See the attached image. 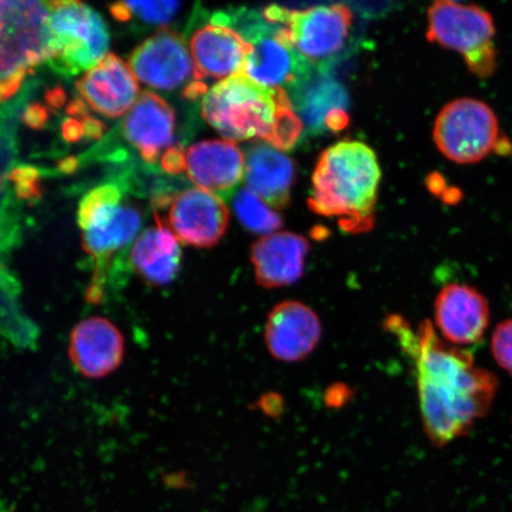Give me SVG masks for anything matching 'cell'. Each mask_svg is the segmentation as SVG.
Segmentation results:
<instances>
[{"instance_id": "obj_1", "label": "cell", "mask_w": 512, "mask_h": 512, "mask_svg": "<svg viewBox=\"0 0 512 512\" xmlns=\"http://www.w3.org/2000/svg\"><path fill=\"white\" fill-rule=\"evenodd\" d=\"M387 325L413 360L427 437L435 446L464 437L489 412L498 386L495 375L478 367L470 352L443 341L430 322L413 330L405 319L392 316Z\"/></svg>"}, {"instance_id": "obj_2", "label": "cell", "mask_w": 512, "mask_h": 512, "mask_svg": "<svg viewBox=\"0 0 512 512\" xmlns=\"http://www.w3.org/2000/svg\"><path fill=\"white\" fill-rule=\"evenodd\" d=\"M202 114L228 142L259 139L279 151L291 150L304 131L283 89L262 86L243 73L210 88L203 96Z\"/></svg>"}, {"instance_id": "obj_3", "label": "cell", "mask_w": 512, "mask_h": 512, "mask_svg": "<svg viewBox=\"0 0 512 512\" xmlns=\"http://www.w3.org/2000/svg\"><path fill=\"white\" fill-rule=\"evenodd\" d=\"M381 170L375 152L355 140H343L319 157L312 177L310 208L337 217L351 233L373 227Z\"/></svg>"}, {"instance_id": "obj_4", "label": "cell", "mask_w": 512, "mask_h": 512, "mask_svg": "<svg viewBox=\"0 0 512 512\" xmlns=\"http://www.w3.org/2000/svg\"><path fill=\"white\" fill-rule=\"evenodd\" d=\"M251 46L243 74L268 88L293 92L312 75V63L299 53L287 30L268 22L264 15L239 10L233 15L216 14Z\"/></svg>"}, {"instance_id": "obj_5", "label": "cell", "mask_w": 512, "mask_h": 512, "mask_svg": "<svg viewBox=\"0 0 512 512\" xmlns=\"http://www.w3.org/2000/svg\"><path fill=\"white\" fill-rule=\"evenodd\" d=\"M0 102L8 100L32 69L49 61L47 3L0 0Z\"/></svg>"}, {"instance_id": "obj_6", "label": "cell", "mask_w": 512, "mask_h": 512, "mask_svg": "<svg viewBox=\"0 0 512 512\" xmlns=\"http://www.w3.org/2000/svg\"><path fill=\"white\" fill-rule=\"evenodd\" d=\"M428 41L462 54L467 69L478 78H490L498 66L496 25L489 11L476 4L441 0L430 6Z\"/></svg>"}, {"instance_id": "obj_7", "label": "cell", "mask_w": 512, "mask_h": 512, "mask_svg": "<svg viewBox=\"0 0 512 512\" xmlns=\"http://www.w3.org/2000/svg\"><path fill=\"white\" fill-rule=\"evenodd\" d=\"M49 61L57 72L75 75L107 55L110 36L104 21L89 6L72 0L50 2Z\"/></svg>"}, {"instance_id": "obj_8", "label": "cell", "mask_w": 512, "mask_h": 512, "mask_svg": "<svg viewBox=\"0 0 512 512\" xmlns=\"http://www.w3.org/2000/svg\"><path fill=\"white\" fill-rule=\"evenodd\" d=\"M434 142L443 155L458 164H475L488 157L499 143V121L486 102L460 98L438 114Z\"/></svg>"}, {"instance_id": "obj_9", "label": "cell", "mask_w": 512, "mask_h": 512, "mask_svg": "<svg viewBox=\"0 0 512 512\" xmlns=\"http://www.w3.org/2000/svg\"><path fill=\"white\" fill-rule=\"evenodd\" d=\"M268 22L284 27L294 47L310 63L332 59L344 46L351 27V10L344 4L288 10L278 5L265 9Z\"/></svg>"}, {"instance_id": "obj_10", "label": "cell", "mask_w": 512, "mask_h": 512, "mask_svg": "<svg viewBox=\"0 0 512 512\" xmlns=\"http://www.w3.org/2000/svg\"><path fill=\"white\" fill-rule=\"evenodd\" d=\"M139 82L160 91H174L195 80L194 61L187 42L176 31L163 28L140 44L128 60Z\"/></svg>"}, {"instance_id": "obj_11", "label": "cell", "mask_w": 512, "mask_h": 512, "mask_svg": "<svg viewBox=\"0 0 512 512\" xmlns=\"http://www.w3.org/2000/svg\"><path fill=\"white\" fill-rule=\"evenodd\" d=\"M228 221V210L221 198L196 188L172 198L165 226L185 245L210 248L223 238Z\"/></svg>"}, {"instance_id": "obj_12", "label": "cell", "mask_w": 512, "mask_h": 512, "mask_svg": "<svg viewBox=\"0 0 512 512\" xmlns=\"http://www.w3.org/2000/svg\"><path fill=\"white\" fill-rule=\"evenodd\" d=\"M68 355L82 376L104 379L123 363L125 339L110 319L89 317L76 324L70 334Z\"/></svg>"}, {"instance_id": "obj_13", "label": "cell", "mask_w": 512, "mask_h": 512, "mask_svg": "<svg viewBox=\"0 0 512 512\" xmlns=\"http://www.w3.org/2000/svg\"><path fill=\"white\" fill-rule=\"evenodd\" d=\"M434 313L441 336L459 348L482 341L490 323L488 300L470 285L445 286L435 300Z\"/></svg>"}, {"instance_id": "obj_14", "label": "cell", "mask_w": 512, "mask_h": 512, "mask_svg": "<svg viewBox=\"0 0 512 512\" xmlns=\"http://www.w3.org/2000/svg\"><path fill=\"white\" fill-rule=\"evenodd\" d=\"M197 81L224 80L243 73L251 46L238 31L213 17L198 29L190 40Z\"/></svg>"}, {"instance_id": "obj_15", "label": "cell", "mask_w": 512, "mask_h": 512, "mask_svg": "<svg viewBox=\"0 0 512 512\" xmlns=\"http://www.w3.org/2000/svg\"><path fill=\"white\" fill-rule=\"evenodd\" d=\"M139 81L118 55L107 54L76 82L92 110L107 118L123 117L139 98Z\"/></svg>"}, {"instance_id": "obj_16", "label": "cell", "mask_w": 512, "mask_h": 512, "mask_svg": "<svg viewBox=\"0 0 512 512\" xmlns=\"http://www.w3.org/2000/svg\"><path fill=\"white\" fill-rule=\"evenodd\" d=\"M187 174L198 189L229 198L245 178V156L228 140H204L187 151Z\"/></svg>"}, {"instance_id": "obj_17", "label": "cell", "mask_w": 512, "mask_h": 512, "mask_svg": "<svg viewBox=\"0 0 512 512\" xmlns=\"http://www.w3.org/2000/svg\"><path fill=\"white\" fill-rule=\"evenodd\" d=\"M265 337L274 358L283 362H299L316 349L322 337V324L309 306L291 300L271 311Z\"/></svg>"}, {"instance_id": "obj_18", "label": "cell", "mask_w": 512, "mask_h": 512, "mask_svg": "<svg viewBox=\"0 0 512 512\" xmlns=\"http://www.w3.org/2000/svg\"><path fill=\"white\" fill-rule=\"evenodd\" d=\"M142 224L139 211L130 206H120L107 219L83 230L82 246L94 259L95 272L87 290V300L99 303L104 294L105 273L114 254L136 238Z\"/></svg>"}, {"instance_id": "obj_19", "label": "cell", "mask_w": 512, "mask_h": 512, "mask_svg": "<svg viewBox=\"0 0 512 512\" xmlns=\"http://www.w3.org/2000/svg\"><path fill=\"white\" fill-rule=\"evenodd\" d=\"M176 115L156 93L144 91L124 120V134L146 163H156L160 151L174 143Z\"/></svg>"}, {"instance_id": "obj_20", "label": "cell", "mask_w": 512, "mask_h": 512, "mask_svg": "<svg viewBox=\"0 0 512 512\" xmlns=\"http://www.w3.org/2000/svg\"><path fill=\"white\" fill-rule=\"evenodd\" d=\"M309 242L302 235L277 233L264 236L252 247L256 281L265 288H280L302 278Z\"/></svg>"}, {"instance_id": "obj_21", "label": "cell", "mask_w": 512, "mask_h": 512, "mask_svg": "<svg viewBox=\"0 0 512 512\" xmlns=\"http://www.w3.org/2000/svg\"><path fill=\"white\" fill-rule=\"evenodd\" d=\"M303 124L311 133L341 131L347 126L348 96L330 76H313L291 92Z\"/></svg>"}, {"instance_id": "obj_22", "label": "cell", "mask_w": 512, "mask_h": 512, "mask_svg": "<svg viewBox=\"0 0 512 512\" xmlns=\"http://www.w3.org/2000/svg\"><path fill=\"white\" fill-rule=\"evenodd\" d=\"M296 168L291 158L267 143L249 147L245 165L248 190L273 208L281 209L290 202Z\"/></svg>"}, {"instance_id": "obj_23", "label": "cell", "mask_w": 512, "mask_h": 512, "mask_svg": "<svg viewBox=\"0 0 512 512\" xmlns=\"http://www.w3.org/2000/svg\"><path fill=\"white\" fill-rule=\"evenodd\" d=\"M157 227L144 230L133 242L130 260L134 272L151 286H165L181 270L182 252L176 236L160 221Z\"/></svg>"}, {"instance_id": "obj_24", "label": "cell", "mask_w": 512, "mask_h": 512, "mask_svg": "<svg viewBox=\"0 0 512 512\" xmlns=\"http://www.w3.org/2000/svg\"><path fill=\"white\" fill-rule=\"evenodd\" d=\"M234 211L240 222L256 234L271 235L283 226V220L251 190L242 189L235 195Z\"/></svg>"}, {"instance_id": "obj_25", "label": "cell", "mask_w": 512, "mask_h": 512, "mask_svg": "<svg viewBox=\"0 0 512 512\" xmlns=\"http://www.w3.org/2000/svg\"><path fill=\"white\" fill-rule=\"evenodd\" d=\"M121 190L115 184H104L88 192L82 198L78 211V222L82 230L96 221L105 219L120 206Z\"/></svg>"}, {"instance_id": "obj_26", "label": "cell", "mask_w": 512, "mask_h": 512, "mask_svg": "<svg viewBox=\"0 0 512 512\" xmlns=\"http://www.w3.org/2000/svg\"><path fill=\"white\" fill-rule=\"evenodd\" d=\"M126 5L132 17L157 25L169 24L181 8L178 2H127Z\"/></svg>"}, {"instance_id": "obj_27", "label": "cell", "mask_w": 512, "mask_h": 512, "mask_svg": "<svg viewBox=\"0 0 512 512\" xmlns=\"http://www.w3.org/2000/svg\"><path fill=\"white\" fill-rule=\"evenodd\" d=\"M491 348L498 366L512 375V319L497 326Z\"/></svg>"}, {"instance_id": "obj_28", "label": "cell", "mask_w": 512, "mask_h": 512, "mask_svg": "<svg viewBox=\"0 0 512 512\" xmlns=\"http://www.w3.org/2000/svg\"><path fill=\"white\" fill-rule=\"evenodd\" d=\"M10 179L16 185L19 198L31 200V198L40 196V187H38L40 174H38L37 169L32 168V166H19V168L11 172Z\"/></svg>"}, {"instance_id": "obj_29", "label": "cell", "mask_w": 512, "mask_h": 512, "mask_svg": "<svg viewBox=\"0 0 512 512\" xmlns=\"http://www.w3.org/2000/svg\"><path fill=\"white\" fill-rule=\"evenodd\" d=\"M160 166L166 174L178 175L187 171V155L181 146H171L164 152Z\"/></svg>"}, {"instance_id": "obj_30", "label": "cell", "mask_w": 512, "mask_h": 512, "mask_svg": "<svg viewBox=\"0 0 512 512\" xmlns=\"http://www.w3.org/2000/svg\"><path fill=\"white\" fill-rule=\"evenodd\" d=\"M23 120L24 123L31 128L40 130V128L46 126L48 121L47 107L40 104H32L28 106L27 110H25L23 114Z\"/></svg>"}, {"instance_id": "obj_31", "label": "cell", "mask_w": 512, "mask_h": 512, "mask_svg": "<svg viewBox=\"0 0 512 512\" xmlns=\"http://www.w3.org/2000/svg\"><path fill=\"white\" fill-rule=\"evenodd\" d=\"M62 136L68 143H78L85 136V130L81 121L76 119H67L62 125Z\"/></svg>"}, {"instance_id": "obj_32", "label": "cell", "mask_w": 512, "mask_h": 512, "mask_svg": "<svg viewBox=\"0 0 512 512\" xmlns=\"http://www.w3.org/2000/svg\"><path fill=\"white\" fill-rule=\"evenodd\" d=\"M81 124L88 138L100 139L104 136L105 125L102 124L100 120L91 117V115H87V117L82 118Z\"/></svg>"}, {"instance_id": "obj_33", "label": "cell", "mask_w": 512, "mask_h": 512, "mask_svg": "<svg viewBox=\"0 0 512 512\" xmlns=\"http://www.w3.org/2000/svg\"><path fill=\"white\" fill-rule=\"evenodd\" d=\"M209 89L206 82L192 80L183 89L185 99L195 100L208 93Z\"/></svg>"}, {"instance_id": "obj_34", "label": "cell", "mask_w": 512, "mask_h": 512, "mask_svg": "<svg viewBox=\"0 0 512 512\" xmlns=\"http://www.w3.org/2000/svg\"><path fill=\"white\" fill-rule=\"evenodd\" d=\"M46 99L50 107L61 108L64 104H66L67 96L62 88L56 87L48 92Z\"/></svg>"}, {"instance_id": "obj_35", "label": "cell", "mask_w": 512, "mask_h": 512, "mask_svg": "<svg viewBox=\"0 0 512 512\" xmlns=\"http://www.w3.org/2000/svg\"><path fill=\"white\" fill-rule=\"evenodd\" d=\"M110 11L115 19L119 22H128L132 19L131 12L128 10L126 3H115L110 6Z\"/></svg>"}, {"instance_id": "obj_36", "label": "cell", "mask_w": 512, "mask_h": 512, "mask_svg": "<svg viewBox=\"0 0 512 512\" xmlns=\"http://www.w3.org/2000/svg\"><path fill=\"white\" fill-rule=\"evenodd\" d=\"M67 112L70 115H76V117L85 118L87 115V106L86 102H83L81 99H76L70 102L67 107Z\"/></svg>"}, {"instance_id": "obj_37", "label": "cell", "mask_w": 512, "mask_h": 512, "mask_svg": "<svg viewBox=\"0 0 512 512\" xmlns=\"http://www.w3.org/2000/svg\"><path fill=\"white\" fill-rule=\"evenodd\" d=\"M76 166H78V160H76V158L74 157L63 159L59 163V169L62 172H67V174H70V172L75 171Z\"/></svg>"}, {"instance_id": "obj_38", "label": "cell", "mask_w": 512, "mask_h": 512, "mask_svg": "<svg viewBox=\"0 0 512 512\" xmlns=\"http://www.w3.org/2000/svg\"><path fill=\"white\" fill-rule=\"evenodd\" d=\"M0 184H2V181H0Z\"/></svg>"}]
</instances>
